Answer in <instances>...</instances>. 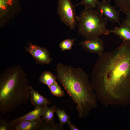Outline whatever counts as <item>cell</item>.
I'll return each instance as SVG.
<instances>
[{"mask_svg":"<svg viewBox=\"0 0 130 130\" xmlns=\"http://www.w3.org/2000/svg\"><path fill=\"white\" fill-rule=\"evenodd\" d=\"M48 87L51 93L55 96L61 97L64 95V92L56 81Z\"/></svg>","mask_w":130,"mask_h":130,"instance_id":"obj_18","label":"cell"},{"mask_svg":"<svg viewBox=\"0 0 130 130\" xmlns=\"http://www.w3.org/2000/svg\"><path fill=\"white\" fill-rule=\"evenodd\" d=\"M119 11L126 14L130 11V0H114Z\"/></svg>","mask_w":130,"mask_h":130,"instance_id":"obj_16","label":"cell"},{"mask_svg":"<svg viewBox=\"0 0 130 130\" xmlns=\"http://www.w3.org/2000/svg\"><path fill=\"white\" fill-rule=\"evenodd\" d=\"M75 40V39H68L61 42L59 44V46L61 51H64L71 49Z\"/></svg>","mask_w":130,"mask_h":130,"instance_id":"obj_19","label":"cell"},{"mask_svg":"<svg viewBox=\"0 0 130 130\" xmlns=\"http://www.w3.org/2000/svg\"><path fill=\"white\" fill-rule=\"evenodd\" d=\"M46 106H42L35 109L26 114L11 121L10 122L13 126L25 121H30L40 119L42 116Z\"/></svg>","mask_w":130,"mask_h":130,"instance_id":"obj_9","label":"cell"},{"mask_svg":"<svg viewBox=\"0 0 130 130\" xmlns=\"http://www.w3.org/2000/svg\"><path fill=\"white\" fill-rule=\"evenodd\" d=\"M99 2V0H81V2L75 6L82 4L85 8H95Z\"/></svg>","mask_w":130,"mask_h":130,"instance_id":"obj_20","label":"cell"},{"mask_svg":"<svg viewBox=\"0 0 130 130\" xmlns=\"http://www.w3.org/2000/svg\"><path fill=\"white\" fill-rule=\"evenodd\" d=\"M57 12L60 20L71 30L76 26L77 16L75 6L71 0H58Z\"/></svg>","mask_w":130,"mask_h":130,"instance_id":"obj_5","label":"cell"},{"mask_svg":"<svg viewBox=\"0 0 130 130\" xmlns=\"http://www.w3.org/2000/svg\"><path fill=\"white\" fill-rule=\"evenodd\" d=\"M122 22L119 27H115L109 31L118 36L122 40L130 42V24L125 20L122 19Z\"/></svg>","mask_w":130,"mask_h":130,"instance_id":"obj_10","label":"cell"},{"mask_svg":"<svg viewBox=\"0 0 130 130\" xmlns=\"http://www.w3.org/2000/svg\"><path fill=\"white\" fill-rule=\"evenodd\" d=\"M67 125L71 130H79L80 129L74 125L71 122L68 123Z\"/></svg>","mask_w":130,"mask_h":130,"instance_id":"obj_22","label":"cell"},{"mask_svg":"<svg viewBox=\"0 0 130 130\" xmlns=\"http://www.w3.org/2000/svg\"><path fill=\"white\" fill-rule=\"evenodd\" d=\"M126 15V17L125 20L130 24V11L128 12Z\"/></svg>","mask_w":130,"mask_h":130,"instance_id":"obj_23","label":"cell"},{"mask_svg":"<svg viewBox=\"0 0 130 130\" xmlns=\"http://www.w3.org/2000/svg\"><path fill=\"white\" fill-rule=\"evenodd\" d=\"M29 92L31 103L35 108L51 104L50 101L30 86L29 87Z\"/></svg>","mask_w":130,"mask_h":130,"instance_id":"obj_11","label":"cell"},{"mask_svg":"<svg viewBox=\"0 0 130 130\" xmlns=\"http://www.w3.org/2000/svg\"><path fill=\"white\" fill-rule=\"evenodd\" d=\"M13 126L10 122L4 119H0V130H13Z\"/></svg>","mask_w":130,"mask_h":130,"instance_id":"obj_21","label":"cell"},{"mask_svg":"<svg viewBox=\"0 0 130 130\" xmlns=\"http://www.w3.org/2000/svg\"><path fill=\"white\" fill-rule=\"evenodd\" d=\"M41 118L33 121L22 122L13 126V130H39L42 122Z\"/></svg>","mask_w":130,"mask_h":130,"instance_id":"obj_12","label":"cell"},{"mask_svg":"<svg viewBox=\"0 0 130 130\" xmlns=\"http://www.w3.org/2000/svg\"><path fill=\"white\" fill-rule=\"evenodd\" d=\"M56 71L59 83L76 105L78 118L84 119L98 105V100L89 75L80 68L61 63L57 65Z\"/></svg>","mask_w":130,"mask_h":130,"instance_id":"obj_2","label":"cell"},{"mask_svg":"<svg viewBox=\"0 0 130 130\" xmlns=\"http://www.w3.org/2000/svg\"><path fill=\"white\" fill-rule=\"evenodd\" d=\"M97 7V9L104 16L108 21L120 24L119 11L116 9V6L111 5L106 0H102L101 1L99 2Z\"/></svg>","mask_w":130,"mask_h":130,"instance_id":"obj_6","label":"cell"},{"mask_svg":"<svg viewBox=\"0 0 130 130\" xmlns=\"http://www.w3.org/2000/svg\"><path fill=\"white\" fill-rule=\"evenodd\" d=\"M28 52L38 63L41 64L48 65L52 61L48 50L46 48L32 45L28 48Z\"/></svg>","mask_w":130,"mask_h":130,"instance_id":"obj_8","label":"cell"},{"mask_svg":"<svg viewBox=\"0 0 130 130\" xmlns=\"http://www.w3.org/2000/svg\"><path fill=\"white\" fill-rule=\"evenodd\" d=\"M63 127L59 123H54V121H45L43 120L42 122L39 129L40 130H63Z\"/></svg>","mask_w":130,"mask_h":130,"instance_id":"obj_14","label":"cell"},{"mask_svg":"<svg viewBox=\"0 0 130 130\" xmlns=\"http://www.w3.org/2000/svg\"><path fill=\"white\" fill-rule=\"evenodd\" d=\"M56 76L49 71H45L41 75L39 81L48 87L56 81Z\"/></svg>","mask_w":130,"mask_h":130,"instance_id":"obj_13","label":"cell"},{"mask_svg":"<svg viewBox=\"0 0 130 130\" xmlns=\"http://www.w3.org/2000/svg\"><path fill=\"white\" fill-rule=\"evenodd\" d=\"M55 113L59 119V124L63 126L65 124L70 122V118L64 110L60 109L58 107L56 108Z\"/></svg>","mask_w":130,"mask_h":130,"instance_id":"obj_17","label":"cell"},{"mask_svg":"<svg viewBox=\"0 0 130 130\" xmlns=\"http://www.w3.org/2000/svg\"><path fill=\"white\" fill-rule=\"evenodd\" d=\"M26 75L19 66L9 68L0 75V110L5 114L26 104L30 98Z\"/></svg>","mask_w":130,"mask_h":130,"instance_id":"obj_3","label":"cell"},{"mask_svg":"<svg viewBox=\"0 0 130 130\" xmlns=\"http://www.w3.org/2000/svg\"><path fill=\"white\" fill-rule=\"evenodd\" d=\"M104 52L93 69L90 82L102 104L121 105L130 98V42Z\"/></svg>","mask_w":130,"mask_h":130,"instance_id":"obj_1","label":"cell"},{"mask_svg":"<svg viewBox=\"0 0 130 130\" xmlns=\"http://www.w3.org/2000/svg\"><path fill=\"white\" fill-rule=\"evenodd\" d=\"M56 109L55 106L51 107H48L47 105L46 106L41 118L42 120L45 121H53L54 114L55 112Z\"/></svg>","mask_w":130,"mask_h":130,"instance_id":"obj_15","label":"cell"},{"mask_svg":"<svg viewBox=\"0 0 130 130\" xmlns=\"http://www.w3.org/2000/svg\"><path fill=\"white\" fill-rule=\"evenodd\" d=\"M79 44L85 51L89 53L97 54L100 56L104 52V43L99 37L85 38Z\"/></svg>","mask_w":130,"mask_h":130,"instance_id":"obj_7","label":"cell"},{"mask_svg":"<svg viewBox=\"0 0 130 130\" xmlns=\"http://www.w3.org/2000/svg\"><path fill=\"white\" fill-rule=\"evenodd\" d=\"M97 9L84 8L78 16L79 34L85 38L107 35L108 20Z\"/></svg>","mask_w":130,"mask_h":130,"instance_id":"obj_4","label":"cell"}]
</instances>
